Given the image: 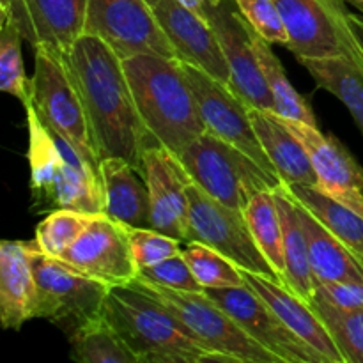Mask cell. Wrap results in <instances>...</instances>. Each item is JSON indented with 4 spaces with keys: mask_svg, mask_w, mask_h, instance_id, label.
Wrapping results in <instances>:
<instances>
[{
    "mask_svg": "<svg viewBox=\"0 0 363 363\" xmlns=\"http://www.w3.org/2000/svg\"><path fill=\"white\" fill-rule=\"evenodd\" d=\"M64 57L80 92L99 162L124 158L144 174L145 149L158 144L138 116L123 59L92 34L82 35Z\"/></svg>",
    "mask_w": 363,
    "mask_h": 363,
    "instance_id": "1",
    "label": "cell"
},
{
    "mask_svg": "<svg viewBox=\"0 0 363 363\" xmlns=\"http://www.w3.org/2000/svg\"><path fill=\"white\" fill-rule=\"evenodd\" d=\"M123 66L145 130L156 144L179 158L206 131L183 62L174 57L140 53L123 59Z\"/></svg>",
    "mask_w": 363,
    "mask_h": 363,
    "instance_id": "2",
    "label": "cell"
},
{
    "mask_svg": "<svg viewBox=\"0 0 363 363\" xmlns=\"http://www.w3.org/2000/svg\"><path fill=\"white\" fill-rule=\"evenodd\" d=\"M101 312L138 363L222 362L195 342L172 314L135 282L110 287Z\"/></svg>",
    "mask_w": 363,
    "mask_h": 363,
    "instance_id": "3",
    "label": "cell"
},
{
    "mask_svg": "<svg viewBox=\"0 0 363 363\" xmlns=\"http://www.w3.org/2000/svg\"><path fill=\"white\" fill-rule=\"evenodd\" d=\"M135 284L156 298L195 342L222 362L282 363L277 354L255 342L206 291H174L138 279Z\"/></svg>",
    "mask_w": 363,
    "mask_h": 363,
    "instance_id": "4",
    "label": "cell"
},
{
    "mask_svg": "<svg viewBox=\"0 0 363 363\" xmlns=\"http://www.w3.org/2000/svg\"><path fill=\"white\" fill-rule=\"evenodd\" d=\"M28 99L45 126L73 145L96 170H99V160L92 144L84 103L69 73L64 52L52 46H35L34 73L28 78Z\"/></svg>",
    "mask_w": 363,
    "mask_h": 363,
    "instance_id": "5",
    "label": "cell"
},
{
    "mask_svg": "<svg viewBox=\"0 0 363 363\" xmlns=\"http://www.w3.org/2000/svg\"><path fill=\"white\" fill-rule=\"evenodd\" d=\"M179 160L194 183L238 211H245L255 194L282 184L250 156L209 131L195 138Z\"/></svg>",
    "mask_w": 363,
    "mask_h": 363,
    "instance_id": "6",
    "label": "cell"
},
{
    "mask_svg": "<svg viewBox=\"0 0 363 363\" xmlns=\"http://www.w3.org/2000/svg\"><path fill=\"white\" fill-rule=\"evenodd\" d=\"M30 262L35 280L32 319H46L73 332L101 314L110 286L78 272L64 259L46 255L35 240H32Z\"/></svg>",
    "mask_w": 363,
    "mask_h": 363,
    "instance_id": "7",
    "label": "cell"
},
{
    "mask_svg": "<svg viewBox=\"0 0 363 363\" xmlns=\"http://www.w3.org/2000/svg\"><path fill=\"white\" fill-rule=\"evenodd\" d=\"M346 4V0H277L289 35L286 48L296 59L346 57L363 67Z\"/></svg>",
    "mask_w": 363,
    "mask_h": 363,
    "instance_id": "8",
    "label": "cell"
},
{
    "mask_svg": "<svg viewBox=\"0 0 363 363\" xmlns=\"http://www.w3.org/2000/svg\"><path fill=\"white\" fill-rule=\"evenodd\" d=\"M186 243H204L229 257L240 269L279 280L275 269L255 243L243 211L222 204L194 181L186 184Z\"/></svg>",
    "mask_w": 363,
    "mask_h": 363,
    "instance_id": "9",
    "label": "cell"
},
{
    "mask_svg": "<svg viewBox=\"0 0 363 363\" xmlns=\"http://www.w3.org/2000/svg\"><path fill=\"white\" fill-rule=\"evenodd\" d=\"M85 34L98 35L121 59L140 53L177 59L176 48L145 0H87Z\"/></svg>",
    "mask_w": 363,
    "mask_h": 363,
    "instance_id": "10",
    "label": "cell"
},
{
    "mask_svg": "<svg viewBox=\"0 0 363 363\" xmlns=\"http://www.w3.org/2000/svg\"><path fill=\"white\" fill-rule=\"evenodd\" d=\"M183 67L188 82L194 89L195 98H197L206 131L229 142L230 145L250 156L266 172L279 177L275 167L266 156L264 149L255 135L250 116H248L247 103L230 89L229 84L216 80L201 67L186 62H183Z\"/></svg>",
    "mask_w": 363,
    "mask_h": 363,
    "instance_id": "11",
    "label": "cell"
},
{
    "mask_svg": "<svg viewBox=\"0 0 363 363\" xmlns=\"http://www.w3.org/2000/svg\"><path fill=\"white\" fill-rule=\"evenodd\" d=\"M206 293L222 305L255 342L277 354L282 363H328L319 351L294 335L247 282L240 287L206 289Z\"/></svg>",
    "mask_w": 363,
    "mask_h": 363,
    "instance_id": "12",
    "label": "cell"
},
{
    "mask_svg": "<svg viewBox=\"0 0 363 363\" xmlns=\"http://www.w3.org/2000/svg\"><path fill=\"white\" fill-rule=\"evenodd\" d=\"M60 259L110 287L130 286L138 277V266L131 254L126 225L103 213L94 216L91 225Z\"/></svg>",
    "mask_w": 363,
    "mask_h": 363,
    "instance_id": "13",
    "label": "cell"
},
{
    "mask_svg": "<svg viewBox=\"0 0 363 363\" xmlns=\"http://www.w3.org/2000/svg\"><path fill=\"white\" fill-rule=\"evenodd\" d=\"M229 66V85L248 106L275 110V101L252 45L248 21L234 0H223L209 20Z\"/></svg>",
    "mask_w": 363,
    "mask_h": 363,
    "instance_id": "14",
    "label": "cell"
},
{
    "mask_svg": "<svg viewBox=\"0 0 363 363\" xmlns=\"http://www.w3.org/2000/svg\"><path fill=\"white\" fill-rule=\"evenodd\" d=\"M282 121L303 142L318 176V186L363 216V167L346 145L332 135L321 133L318 126L284 117Z\"/></svg>",
    "mask_w": 363,
    "mask_h": 363,
    "instance_id": "15",
    "label": "cell"
},
{
    "mask_svg": "<svg viewBox=\"0 0 363 363\" xmlns=\"http://www.w3.org/2000/svg\"><path fill=\"white\" fill-rule=\"evenodd\" d=\"M144 176L151 197V229L186 243L188 195L191 177L176 155L162 145L144 152Z\"/></svg>",
    "mask_w": 363,
    "mask_h": 363,
    "instance_id": "16",
    "label": "cell"
},
{
    "mask_svg": "<svg viewBox=\"0 0 363 363\" xmlns=\"http://www.w3.org/2000/svg\"><path fill=\"white\" fill-rule=\"evenodd\" d=\"M25 41L66 53L85 34L87 0H0Z\"/></svg>",
    "mask_w": 363,
    "mask_h": 363,
    "instance_id": "17",
    "label": "cell"
},
{
    "mask_svg": "<svg viewBox=\"0 0 363 363\" xmlns=\"http://www.w3.org/2000/svg\"><path fill=\"white\" fill-rule=\"evenodd\" d=\"M152 11L181 62L201 67L216 80L229 84V66L211 23L177 0H158Z\"/></svg>",
    "mask_w": 363,
    "mask_h": 363,
    "instance_id": "18",
    "label": "cell"
},
{
    "mask_svg": "<svg viewBox=\"0 0 363 363\" xmlns=\"http://www.w3.org/2000/svg\"><path fill=\"white\" fill-rule=\"evenodd\" d=\"M240 272L245 282L275 311V314L286 323V326L294 335L319 351L328 363H344L342 354L337 350L328 328L308 301L291 293L286 286H282L280 280L261 275V273L247 272V269H240Z\"/></svg>",
    "mask_w": 363,
    "mask_h": 363,
    "instance_id": "19",
    "label": "cell"
},
{
    "mask_svg": "<svg viewBox=\"0 0 363 363\" xmlns=\"http://www.w3.org/2000/svg\"><path fill=\"white\" fill-rule=\"evenodd\" d=\"M105 208L103 215L135 229L151 227V197L145 176L124 158L99 162Z\"/></svg>",
    "mask_w": 363,
    "mask_h": 363,
    "instance_id": "20",
    "label": "cell"
},
{
    "mask_svg": "<svg viewBox=\"0 0 363 363\" xmlns=\"http://www.w3.org/2000/svg\"><path fill=\"white\" fill-rule=\"evenodd\" d=\"M252 126L264 149L266 156L275 167L277 174L286 186L314 184L318 186L314 165L303 142L284 124L282 117L273 110L248 106Z\"/></svg>",
    "mask_w": 363,
    "mask_h": 363,
    "instance_id": "21",
    "label": "cell"
},
{
    "mask_svg": "<svg viewBox=\"0 0 363 363\" xmlns=\"http://www.w3.org/2000/svg\"><path fill=\"white\" fill-rule=\"evenodd\" d=\"M30 247L32 241L0 243V321L6 330H20L32 319L35 280Z\"/></svg>",
    "mask_w": 363,
    "mask_h": 363,
    "instance_id": "22",
    "label": "cell"
},
{
    "mask_svg": "<svg viewBox=\"0 0 363 363\" xmlns=\"http://www.w3.org/2000/svg\"><path fill=\"white\" fill-rule=\"evenodd\" d=\"M293 197V195H291ZM294 199V197H293ZM308 247V261L319 282L363 284V266L303 204L294 199Z\"/></svg>",
    "mask_w": 363,
    "mask_h": 363,
    "instance_id": "23",
    "label": "cell"
},
{
    "mask_svg": "<svg viewBox=\"0 0 363 363\" xmlns=\"http://www.w3.org/2000/svg\"><path fill=\"white\" fill-rule=\"evenodd\" d=\"M23 106L28 130L27 160L30 165L32 208L35 213H46L50 195L57 181L62 176L66 156L55 135L45 126L41 117L38 116L30 99Z\"/></svg>",
    "mask_w": 363,
    "mask_h": 363,
    "instance_id": "24",
    "label": "cell"
},
{
    "mask_svg": "<svg viewBox=\"0 0 363 363\" xmlns=\"http://www.w3.org/2000/svg\"><path fill=\"white\" fill-rule=\"evenodd\" d=\"M275 199L279 204L280 222H282V245L284 259H286V272L282 277V286H286L291 293L303 298L311 303L314 298L315 277L308 261V247L301 227L300 216L296 211V202L291 197L286 184L275 188Z\"/></svg>",
    "mask_w": 363,
    "mask_h": 363,
    "instance_id": "25",
    "label": "cell"
},
{
    "mask_svg": "<svg viewBox=\"0 0 363 363\" xmlns=\"http://www.w3.org/2000/svg\"><path fill=\"white\" fill-rule=\"evenodd\" d=\"M286 188L333 236L346 245L347 250L363 266V216L344 206L342 202L330 197L314 184H293Z\"/></svg>",
    "mask_w": 363,
    "mask_h": 363,
    "instance_id": "26",
    "label": "cell"
},
{
    "mask_svg": "<svg viewBox=\"0 0 363 363\" xmlns=\"http://www.w3.org/2000/svg\"><path fill=\"white\" fill-rule=\"evenodd\" d=\"M315 85L344 103L363 135V67L346 57L298 59Z\"/></svg>",
    "mask_w": 363,
    "mask_h": 363,
    "instance_id": "27",
    "label": "cell"
},
{
    "mask_svg": "<svg viewBox=\"0 0 363 363\" xmlns=\"http://www.w3.org/2000/svg\"><path fill=\"white\" fill-rule=\"evenodd\" d=\"M71 360L80 363H138V358L123 342L119 333L106 318H96L82 323L69 332Z\"/></svg>",
    "mask_w": 363,
    "mask_h": 363,
    "instance_id": "28",
    "label": "cell"
},
{
    "mask_svg": "<svg viewBox=\"0 0 363 363\" xmlns=\"http://www.w3.org/2000/svg\"><path fill=\"white\" fill-rule=\"evenodd\" d=\"M248 30H250L252 45H254L255 53H257L259 57V64H261L264 80L266 84H268L269 92H272L273 101H275V110H273V112H275L277 116L284 117V119L301 121V123H307L311 124V126H318V121H315V116L314 112H312L311 106H308V103L305 101L303 96L291 85V82L287 80V74L286 71H284L282 62H280L279 57L273 53L272 43L262 39L261 35L250 27V23H248Z\"/></svg>",
    "mask_w": 363,
    "mask_h": 363,
    "instance_id": "29",
    "label": "cell"
},
{
    "mask_svg": "<svg viewBox=\"0 0 363 363\" xmlns=\"http://www.w3.org/2000/svg\"><path fill=\"white\" fill-rule=\"evenodd\" d=\"M243 213L255 243L275 269L279 280H282L286 272V259H284L282 245V222H280L275 191L264 190L255 194Z\"/></svg>",
    "mask_w": 363,
    "mask_h": 363,
    "instance_id": "30",
    "label": "cell"
},
{
    "mask_svg": "<svg viewBox=\"0 0 363 363\" xmlns=\"http://www.w3.org/2000/svg\"><path fill=\"white\" fill-rule=\"evenodd\" d=\"M23 39L7 6L0 4V89L20 99L21 105L28 101V78L21 57Z\"/></svg>",
    "mask_w": 363,
    "mask_h": 363,
    "instance_id": "31",
    "label": "cell"
},
{
    "mask_svg": "<svg viewBox=\"0 0 363 363\" xmlns=\"http://www.w3.org/2000/svg\"><path fill=\"white\" fill-rule=\"evenodd\" d=\"M311 307L328 328L344 363H363V308L344 311L312 298Z\"/></svg>",
    "mask_w": 363,
    "mask_h": 363,
    "instance_id": "32",
    "label": "cell"
},
{
    "mask_svg": "<svg viewBox=\"0 0 363 363\" xmlns=\"http://www.w3.org/2000/svg\"><path fill=\"white\" fill-rule=\"evenodd\" d=\"M183 255L204 291L245 286L240 268L229 257L208 245L188 241L186 247L183 248Z\"/></svg>",
    "mask_w": 363,
    "mask_h": 363,
    "instance_id": "33",
    "label": "cell"
},
{
    "mask_svg": "<svg viewBox=\"0 0 363 363\" xmlns=\"http://www.w3.org/2000/svg\"><path fill=\"white\" fill-rule=\"evenodd\" d=\"M99 215V213H98ZM96 215L74 211V209H55L35 227V243L46 255L60 259L67 248L80 238L91 225Z\"/></svg>",
    "mask_w": 363,
    "mask_h": 363,
    "instance_id": "34",
    "label": "cell"
},
{
    "mask_svg": "<svg viewBox=\"0 0 363 363\" xmlns=\"http://www.w3.org/2000/svg\"><path fill=\"white\" fill-rule=\"evenodd\" d=\"M126 234L138 269L152 266L163 259H169L183 252V247H181L183 241L167 236V234L151 229V227H147V229L126 227Z\"/></svg>",
    "mask_w": 363,
    "mask_h": 363,
    "instance_id": "35",
    "label": "cell"
},
{
    "mask_svg": "<svg viewBox=\"0 0 363 363\" xmlns=\"http://www.w3.org/2000/svg\"><path fill=\"white\" fill-rule=\"evenodd\" d=\"M250 27L272 45H287L286 23L280 14L277 0H234Z\"/></svg>",
    "mask_w": 363,
    "mask_h": 363,
    "instance_id": "36",
    "label": "cell"
},
{
    "mask_svg": "<svg viewBox=\"0 0 363 363\" xmlns=\"http://www.w3.org/2000/svg\"><path fill=\"white\" fill-rule=\"evenodd\" d=\"M137 279L174 291H188V293H201V291H204V287L195 279L194 272H191L190 264L184 259L183 252L169 259H163V261L156 262L152 266L140 268Z\"/></svg>",
    "mask_w": 363,
    "mask_h": 363,
    "instance_id": "37",
    "label": "cell"
},
{
    "mask_svg": "<svg viewBox=\"0 0 363 363\" xmlns=\"http://www.w3.org/2000/svg\"><path fill=\"white\" fill-rule=\"evenodd\" d=\"M314 298L344 311H360L363 308V284L315 280Z\"/></svg>",
    "mask_w": 363,
    "mask_h": 363,
    "instance_id": "38",
    "label": "cell"
},
{
    "mask_svg": "<svg viewBox=\"0 0 363 363\" xmlns=\"http://www.w3.org/2000/svg\"><path fill=\"white\" fill-rule=\"evenodd\" d=\"M177 2L209 23L213 13H215L216 7H218L223 0H177Z\"/></svg>",
    "mask_w": 363,
    "mask_h": 363,
    "instance_id": "39",
    "label": "cell"
},
{
    "mask_svg": "<svg viewBox=\"0 0 363 363\" xmlns=\"http://www.w3.org/2000/svg\"><path fill=\"white\" fill-rule=\"evenodd\" d=\"M350 25H351V32H353L354 39H357V45L360 48L362 55H363V14H350Z\"/></svg>",
    "mask_w": 363,
    "mask_h": 363,
    "instance_id": "40",
    "label": "cell"
},
{
    "mask_svg": "<svg viewBox=\"0 0 363 363\" xmlns=\"http://www.w3.org/2000/svg\"><path fill=\"white\" fill-rule=\"evenodd\" d=\"M346 2L351 4V6L357 7V9L360 11V13L363 14V0H346Z\"/></svg>",
    "mask_w": 363,
    "mask_h": 363,
    "instance_id": "41",
    "label": "cell"
},
{
    "mask_svg": "<svg viewBox=\"0 0 363 363\" xmlns=\"http://www.w3.org/2000/svg\"><path fill=\"white\" fill-rule=\"evenodd\" d=\"M145 2H147L151 7H155L156 4H158V0H145Z\"/></svg>",
    "mask_w": 363,
    "mask_h": 363,
    "instance_id": "42",
    "label": "cell"
}]
</instances>
